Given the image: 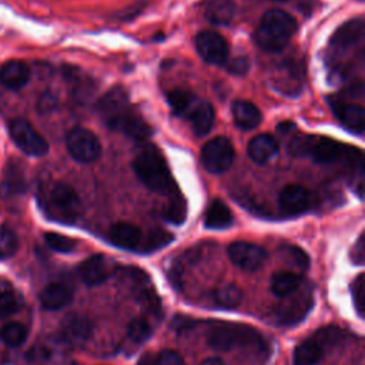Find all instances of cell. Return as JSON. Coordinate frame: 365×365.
<instances>
[{"label": "cell", "instance_id": "6da1fadb", "mask_svg": "<svg viewBox=\"0 0 365 365\" xmlns=\"http://www.w3.org/2000/svg\"><path fill=\"white\" fill-rule=\"evenodd\" d=\"M133 170L138 180L151 191L170 194L173 178L161 151L153 144H144L133 160Z\"/></svg>", "mask_w": 365, "mask_h": 365}, {"label": "cell", "instance_id": "7a4b0ae2", "mask_svg": "<svg viewBox=\"0 0 365 365\" xmlns=\"http://www.w3.org/2000/svg\"><path fill=\"white\" fill-rule=\"evenodd\" d=\"M297 23L291 14L284 10H268L255 30L254 38L259 48L268 53L281 51L294 36Z\"/></svg>", "mask_w": 365, "mask_h": 365}, {"label": "cell", "instance_id": "3957f363", "mask_svg": "<svg viewBox=\"0 0 365 365\" xmlns=\"http://www.w3.org/2000/svg\"><path fill=\"white\" fill-rule=\"evenodd\" d=\"M208 345L221 352L237 348H251L262 352L265 346L264 338L257 329L238 324H217L207 335Z\"/></svg>", "mask_w": 365, "mask_h": 365}, {"label": "cell", "instance_id": "277c9868", "mask_svg": "<svg viewBox=\"0 0 365 365\" xmlns=\"http://www.w3.org/2000/svg\"><path fill=\"white\" fill-rule=\"evenodd\" d=\"M80 198L74 188L64 182H56L47 197L50 215L63 222H74L80 214Z\"/></svg>", "mask_w": 365, "mask_h": 365}, {"label": "cell", "instance_id": "5b68a950", "mask_svg": "<svg viewBox=\"0 0 365 365\" xmlns=\"http://www.w3.org/2000/svg\"><path fill=\"white\" fill-rule=\"evenodd\" d=\"M9 134L14 144L27 155L41 157L48 151V143L26 120L17 118L10 121Z\"/></svg>", "mask_w": 365, "mask_h": 365}, {"label": "cell", "instance_id": "8992f818", "mask_svg": "<svg viewBox=\"0 0 365 365\" xmlns=\"http://www.w3.org/2000/svg\"><path fill=\"white\" fill-rule=\"evenodd\" d=\"M67 151L80 163H91L100 157L101 144L97 135L83 127L73 128L66 138Z\"/></svg>", "mask_w": 365, "mask_h": 365}, {"label": "cell", "instance_id": "52a82bcc", "mask_svg": "<svg viewBox=\"0 0 365 365\" xmlns=\"http://www.w3.org/2000/svg\"><path fill=\"white\" fill-rule=\"evenodd\" d=\"M234 160V147L225 137L210 140L201 150V164L212 174L224 173L230 168Z\"/></svg>", "mask_w": 365, "mask_h": 365}, {"label": "cell", "instance_id": "ba28073f", "mask_svg": "<svg viewBox=\"0 0 365 365\" xmlns=\"http://www.w3.org/2000/svg\"><path fill=\"white\" fill-rule=\"evenodd\" d=\"M227 254L237 267L250 272L259 269L268 258L267 251L262 247L247 241H235L230 244Z\"/></svg>", "mask_w": 365, "mask_h": 365}, {"label": "cell", "instance_id": "9c48e42d", "mask_svg": "<svg viewBox=\"0 0 365 365\" xmlns=\"http://www.w3.org/2000/svg\"><path fill=\"white\" fill-rule=\"evenodd\" d=\"M107 127L114 131H120L128 138L140 143L148 140V137L153 134V128L150 127V124H147L144 118L130 107L120 115L108 121Z\"/></svg>", "mask_w": 365, "mask_h": 365}, {"label": "cell", "instance_id": "30bf717a", "mask_svg": "<svg viewBox=\"0 0 365 365\" xmlns=\"http://www.w3.org/2000/svg\"><path fill=\"white\" fill-rule=\"evenodd\" d=\"M195 47L200 56L210 64H224L228 56L225 40L215 31H201L195 37Z\"/></svg>", "mask_w": 365, "mask_h": 365}, {"label": "cell", "instance_id": "8fae6325", "mask_svg": "<svg viewBox=\"0 0 365 365\" xmlns=\"http://www.w3.org/2000/svg\"><path fill=\"white\" fill-rule=\"evenodd\" d=\"M128 107V93L121 86L111 87L97 103V111L106 124L120 115Z\"/></svg>", "mask_w": 365, "mask_h": 365}, {"label": "cell", "instance_id": "7c38bea8", "mask_svg": "<svg viewBox=\"0 0 365 365\" xmlns=\"http://www.w3.org/2000/svg\"><path fill=\"white\" fill-rule=\"evenodd\" d=\"M279 208L291 215L304 212L311 204L309 191L298 184H288L282 188L279 198Z\"/></svg>", "mask_w": 365, "mask_h": 365}, {"label": "cell", "instance_id": "4fadbf2b", "mask_svg": "<svg viewBox=\"0 0 365 365\" xmlns=\"http://www.w3.org/2000/svg\"><path fill=\"white\" fill-rule=\"evenodd\" d=\"M108 240L118 248L135 251L143 242V231L130 222H115L108 230Z\"/></svg>", "mask_w": 365, "mask_h": 365}, {"label": "cell", "instance_id": "5bb4252c", "mask_svg": "<svg viewBox=\"0 0 365 365\" xmlns=\"http://www.w3.org/2000/svg\"><path fill=\"white\" fill-rule=\"evenodd\" d=\"M78 275L87 285H98L111 275V267L104 255H91L78 265Z\"/></svg>", "mask_w": 365, "mask_h": 365}, {"label": "cell", "instance_id": "9a60e30c", "mask_svg": "<svg viewBox=\"0 0 365 365\" xmlns=\"http://www.w3.org/2000/svg\"><path fill=\"white\" fill-rule=\"evenodd\" d=\"M364 40V20L355 19L342 24L331 37V46L338 50H348L356 47Z\"/></svg>", "mask_w": 365, "mask_h": 365}, {"label": "cell", "instance_id": "2e32d148", "mask_svg": "<svg viewBox=\"0 0 365 365\" xmlns=\"http://www.w3.org/2000/svg\"><path fill=\"white\" fill-rule=\"evenodd\" d=\"M278 154V143L271 134H258L248 143V155L257 164H267Z\"/></svg>", "mask_w": 365, "mask_h": 365}, {"label": "cell", "instance_id": "e0dca14e", "mask_svg": "<svg viewBox=\"0 0 365 365\" xmlns=\"http://www.w3.org/2000/svg\"><path fill=\"white\" fill-rule=\"evenodd\" d=\"M73 299V291L67 284L51 282L40 294V304L44 309L57 311L68 305Z\"/></svg>", "mask_w": 365, "mask_h": 365}, {"label": "cell", "instance_id": "ac0fdd59", "mask_svg": "<svg viewBox=\"0 0 365 365\" xmlns=\"http://www.w3.org/2000/svg\"><path fill=\"white\" fill-rule=\"evenodd\" d=\"M91 322L83 315H68L61 325V338L67 344H81L91 334Z\"/></svg>", "mask_w": 365, "mask_h": 365}, {"label": "cell", "instance_id": "d6986e66", "mask_svg": "<svg viewBox=\"0 0 365 365\" xmlns=\"http://www.w3.org/2000/svg\"><path fill=\"white\" fill-rule=\"evenodd\" d=\"M334 111L349 131L362 134L365 128V110L362 106L354 103H334Z\"/></svg>", "mask_w": 365, "mask_h": 365}, {"label": "cell", "instance_id": "ffe728a7", "mask_svg": "<svg viewBox=\"0 0 365 365\" xmlns=\"http://www.w3.org/2000/svg\"><path fill=\"white\" fill-rule=\"evenodd\" d=\"M188 121L197 135H205L214 124V110L208 101H194L187 111Z\"/></svg>", "mask_w": 365, "mask_h": 365}, {"label": "cell", "instance_id": "44dd1931", "mask_svg": "<svg viewBox=\"0 0 365 365\" xmlns=\"http://www.w3.org/2000/svg\"><path fill=\"white\" fill-rule=\"evenodd\" d=\"M30 80L29 67L19 60L7 61L0 68V83L9 90H20Z\"/></svg>", "mask_w": 365, "mask_h": 365}, {"label": "cell", "instance_id": "7402d4cb", "mask_svg": "<svg viewBox=\"0 0 365 365\" xmlns=\"http://www.w3.org/2000/svg\"><path fill=\"white\" fill-rule=\"evenodd\" d=\"M232 117L235 124L241 130H252L262 120V115L258 107L245 100H238L232 104Z\"/></svg>", "mask_w": 365, "mask_h": 365}, {"label": "cell", "instance_id": "603a6c76", "mask_svg": "<svg viewBox=\"0 0 365 365\" xmlns=\"http://www.w3.org/2000/svg\"><path fill=\"white\" fill-rule=\"evenodd\" d=\"M342 150H344V147L338 141H335L332 138H327V137H319V138L314 140L309 155L312 157V160L315 163L328 164V163H332V161L341 158Z\"/></svg>", "mask_w": 365, "mask_h": 365}, {"label": "cell", "instance_id": "cb8c5ba5", "mask_svg": "<svg viewBox=\"0 0 365 365\" xmlns=\"http://www.w3.org/2000/svg\"><path fill=\"white\" fill-rule=\"evenodd\" d=\"M26 191V178L17 164H7L4 177L0 182V195L3 198L17 195Z\"/></svg>", "mask_w": 365, "mask_h": 365}, {"label": "cell", "instance_id": "d4e9b609", "mask_svg": "<svg viewBox=\"0 0 365 365\" xmlns=\"http://www.w3.org/2000/svg\"><path fill=\"white\" fill-rule=\"evenodd\" d=\"M207 20L217 26H225L232 21L235 4L232 0H210L204 11Z\"/></svg>", "mask_w": 365, "mask_h": 365}, {"label": "cell", "instance_id": "484cf974", "mask_svg": "<svg viewBox=\"0 0 365 365\" xmlns=\"http://www.w3.org/2000/svg\"><path fill=\"white\" fill-rule=\"evenodd\" d=\"M232 220L231 210L221 200H214L207 208L204 224L210 230H224L232 225Z\"/></svg>", "mask_w": 365, "mask_h": 365}, {"label": "cell", "instance_id": "4316f807", "mask_svg": "<svg viewBox=\"0 0 365 365\" xmlns=\"http://www.w3.org/2000/svg\"><path fill=\"white\" fill-rule=\"evenodd\" d=\"M301 275L291 271L277 272L271 278V291L277 297H289L301 287Z\"/></svg>", "mask_w": 365, "mask_h": 365}, {"label": "cell", "instance_id": "83f0119b", "mask_svg": "<svg viewBox=\"0 0 365 365\" xmlns=\"http://www.w3.org/2000/svg\"><path fill=\"white\" fill-rule=\"evenodd\" d=\"M324 355V348L311 336L307 341L301 342L294 351V364L295 365H314Z\"/></svg>", "mask_w": 365, "mask_h": 365}, {"label": "cell", "instance_id": "f1b7e54d", "mask_svg": "<svg viewBox=\"0 0 365 365\" xmlns=\"http://www.w3.org/2000/svg\"><path fill=\"white\" fill-rule=\"evenodd\" d=\"M170 195L171 197L163 210V217L168 222L180 225L185 221V217H187V202H185L184 197L177 190L174 192L171 191Z\"/></svg>", "mask_w": 365, "mask_h": 365}, {"label": "cell", "instance_id": "f546056e", "mask_svg": "<svg viewBox=\"0 0 365 365\" xmlns=\"http://www.w3.org/2000/svg\"><path fill=\"white\" fill-rule=\"evenodd\" d=\"M212 299L221 308H235L242 301V291L235 284H224L214 291Z\"/></svg>", "mask_w": 365, "mask_h": 365}, {"label": "cell", "instance_id": "4dcf8cb0", "mask_svg": "<svg viewBox=\"0 0 365 365\" xmlns=\"http://www.w3.org/2000/svg\"><path fill=\"white\" fill-rule=\"evenodd\" d=\"M309 308H311V295L304 297L302 299H298L291 305H284L279 309V322L287 325L295 324L297 321L304 318V315L309 311Z\"/></svg>", "mask_w": 365, "mask_h": 365}, {"label": "cell", "instance_id": "1f68e13d", "mask_svg": "<svg viewBox=\"0 0 365 365\" xmlns=\"http://www.w3.org/2000/svg\"><path fill=\"white\" fill-rule=\"evenodd\" d=\"M167 100L173 113L177 115H182L187 114L190 107L194 104L195 96L187 90H173L168 93Z\"/></svg>", "mask_w": 365, "mask_h": 365}, {"label": "cell", "instance_id": "d6a6232c", "mask_svg": "<svg viewBox=\"0 0 365 365\" xmlns=\"http://www.w3.org/2000/svg\"><path fill=\"white\" fill-rule=\"evenodd\" d=\"M171 241H173V235L168 231L161 230V228H154L148 232L145 240L143 238L140 250L143 252H154V251L165 247Z\"/></svg>", "mask_w": 365, "mask_h": 365}, {"label": "cell", "instance_id": "836d02e7", "mask_svg": "<svg viewBox=\"0 0 365 365\" xmlns=\"http://www.w3.org/2000/svg\"><path fill=\"white\" fill-rule=\"evenodd\" d=\"M151 324L145 318H135L127 327V339L135 345H141L151 335Z\"/></svg>", "mask_w": 365, "mask_h": 365}, {"label": "cell", "instance_id": "e575fe53", "mask_svg": "<svg viewBox=\"0 0 365 365\" xmlns=\"http://www.w3.org/2000/svg\"><path fill=\"white\" fill-rule=\"evenodd\" d=\"M27 338V328L19 322L6 324L0 329V339L9 346H19Z\"/></svg>", "mask_w": 365, "mask_h": 365}, {"label": "cell", "instance_id": "d590c367", "mask_svg": "<svg viewBox=\"0 0 365 365\" xmlns=\"http://www.w3.org/2000/svg\"><path fill=\"white\" fill-rule=\"evenodd\" d=\"M19 248V238L9 227H0V259L10 258Z\"/></svg>", "mask_w": 365, "mask_h": 365}, {"label": "cell", "instance_id": "8d00e7d4", "mask_svg": "<svg viewBox=\"0 0 365 365\" xmlns=\"http://www.w3.org/2000/svg\"><path fill=\"white\" fill-rule=\"evenodd\" d=\"M281 254L287 262H289L291 265H294L299 269H307L309 267L308 254L297 245H284L281 248Z\"/></svg>", "mask_w": 365, "mask_h": 365}, {"label": "cell", "instance_id": "74e56055", "mask_svg": "<svg viewBox=\"0 0 365 365\" xmlns=\"http://www.w3.org/2000/svg\"><path fill=\"white\" fill-rule=\"evenodd\" d=\"M312 338L324 348H328L331 345H335L338 342H341V339L344 338V331L338 327L329 325V327H324L321 329H317V332L312 335Z\"/></svg>", "mask_w": 365, "mask_h": 365}, {"label": "cell", "instance_id": "f35d334b", "mask_svg": "<svg viewBox=\"0 0 365 365\" xmlns=\"http://www.w3.org/2000/svg\"><path fill=\"white\" fill-rule=\"evenodd\" d=\"M44 240H46V244L53 251H57V252H71L77 245L76 240L58 232H47L44 235Z\"/></svg>", "mask_w": 365, "mask_h": 365}, {"label": "cell", "instance_id": "ab89813d", "mask_svg": "<svg viewBox=\"0 0 365 365\" xmlns=\"http://www.w3.org/2000/svg\"><path fill=\"white\" fill-rule=\"evenodd\" d=\"M351 292H352V302L358 312V315L364 317L365 309V275L359 274L351 284Z\"/></svg>", "mask_w": 365, "mask_h": 365}, {"label": "cell", "instance_id": "60d3db41", "mask_svg": "<svg viewBox=\"0 0 365 365\" xmlns=\"http://www.w3.org/2000/svg\"><path fill=\"white\" fill-rule=\"evenodd\" d=\"M314 137L309 135H295L294 138H291L289 144H288V151L291 155L294 157H302V155H309L312 143H314Z\"/></svg>", "mask_w": 365, "mask_h": 365}, {"label": "cell", "instance_id": "b9f144b4", "mask_svg": "<svg viewBox=\"0 0 365 365\" xmlns=\"http://www.w3.org/2000/svg\"><path fill=\"white\" fill-rule=\"evenodd\" d=\"M19 298L11 291L0 292V319L13 315L19 309Z\"/></svg>", "mask_w": 365, "mask_h": 365}, {"label": "cell", "instance_id": "7bdbcfd3", "mask_svg": "<svg viewBox=\"0 0 365 365\" xmlns=\"http://www.w3.org/2000/svg\"><path fill=\"white\" fill-rule=\"evenodd\" d=\"M153 365H185L182 358L171 349H163L153 359Z\"/></svg>", "mask_w": 365, "mask_h": 365}, {"label": "cell", "instance_id": "ee69618b", "mask_svg": "<svg viewBox=\"0 0 365 365\" xmlns=\"http://www.w3.org/2000/svg\"><path fill=\"white\" fill-rule=\"evenodd\" d=\"M349 257H351L352 264H356V265L364 264V259H365V234L364 232H361L356 242L354 244Z\"/></svg>", "mask_w": 365, "mask_h": 365}, {"label": "cell", "instance_id": "f6af8a7d", "mask_svg": "<svg viewBox=\"0 0 365 365\" xmlns=\"http://www.w3.org/2000/svg\"><path fill=\"white\" fill-rule=\"evenodd\" d=\"M227 70L235 76H244L250 70V61L247 57H235L228 61Z\"/></svg>", "mask_w": 365, "mask_h": 365}, {"label": "cell", "instance_id": "bcb514c9", "mask_svg": "<svg viewBox=\"0 0 365 365\" xmlns=\"http://www.w3.org/2000/svg\"><path fill=\"white\" fill-rule=\"evenodd\" d=\"M56 106V97L51 93H44L38 100V110L48 111Z\"/></svg>", "mask_w": 365, "mask_h": 365}, {"label": "cell", "instance_id": "7dc6e473", "mask_svg": "<svg viewBox=\"0 0 365 365\" xmlns=\"http://www.w3.org/2000/svg\"><path fill=\"white\" fill-rule=\"evenodd\" d=\"M201 365H225V362L218 356H210L205 361H202Z\"/></svg>", "mask_w": 365, "mask_h": 365}, {"label": "cell", "instance_id": "c3c4849f", "mask_svg": "<svg viewBox=\"0 0 365 365\" xmlns=\"http://www.w3.org/2000/svg\"><path fill=\"white\" fill-rule=\"evenodd\" d=\"M275 1H282V0H275Z\"/></svg>", "mask_w": 365, "mask_h": 365}]
</instances>
